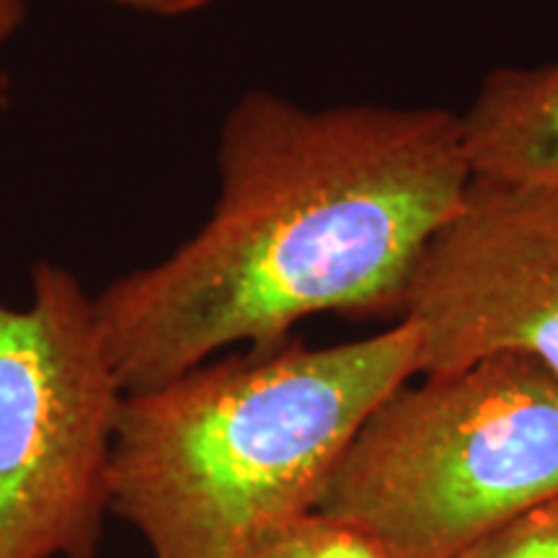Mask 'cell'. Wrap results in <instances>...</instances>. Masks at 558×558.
<instances>
[{
    "label": "cell",
    "mask_w": 558,
    "mask_h": 558,
    "mask_svg": "<svg viewBox=\"0 0 558 558\" xmlns=\"http://www.w3.org/2000/svg\"><path fill=\"white\" fill-rule=\"evenodd\" d=\"M109 3L140 13H153V16H190V13L207 9L213 0H109Z\"/></svg>",
    "instance_id": "cell-10"
},
{
    "label": "cell",
    "mask_w": 558,
    "mask_h": 558,
    "mask_svg": "<svg viewBox=\"0 0 558 558\" xmlns=\"http://www.w3.org/2000/svg\"><path fill=\"white\" fill-rule=\"evenodd\" d=\"M416 367L418 333L396 320L341 344L243 349L124 393L111 518L153 558H233L267 522L316 507L354 432Z\"/></svg>",
    "instance_id": "cell-2"
},
{
    "label": "cell",
    "mask_w": 558,
    "mask_h": 558,
    "mask_svg": "<svg viewBox=\"0 0 558 558\" xmlns=\"http://www.w3.org/2000/svg\"><path fill=\"white\" fill-rule=\"evenodd\" d=\"M233 558H390L352 522L303 509L256 530Z\"/></svg>",
    "instance_id": "cell-7"
},
{
    "label": "cell",
    "mask_w": 558,
    "mask_h": 558,
    "mask_svg": "<svg viewBox=\"0 0 558 558\" xmlns=\"http://www.w3.org/2000/svg\"><path fill=\"white\" fill-rule=\"evenodd\" d=\"M124 390L94 295L54 262L0 300V558H96Z\"/></svg>",
    "instance_id": "cell-4"
},
{
    "label": "cell",
    "mask_w": 558,
    "mask_h": 558,
    "mask_svg": "<svg viewBox=\"0 0 558 558\" xmlns=\"http://www.w3.org/2000/svg\"><path fill=\"white\" fill-rule=\"evenodd\" d=\"M460 122L473 177L558 186V60L488 73Z\"/></svg>",
    "instance_id": "cell-6"
},
{
    "label": "cell",
    "mask_w": 558,
    "mask_h": 558,
    "mask_svg": "<svg viewBox=\"0 0 558 558\" xmlns=\"http://www.w3.org/2000/svg\"><path fill=\"white\" fill-rule=\"evenodd\" d=\"M416 375L525 354L558 375V186L473 177L411 279Z\"/></svg>",
    "instance_id": "cell-5"
},
{
    "label": "cell",
    "mask_w": 558,
    "mask_h": 558,
    "mask_svg": "<svg viewBox=\"0 0 558 558\" xmlns=\"http://www.w3.org/2000/svg\"><path fill=\"white\" fill-rule=\"evenodd\" d=\"M26 16H29V0H0V52L21 32ZM9 75H5V70H0V111L9 107Z\"/></svg>",
    "instance_id": "cell-9"
},
{
    "label": "cell",
    "mask_w": 558,
    "mask_h": 558,
    "mask_svg": "<svg viewBox=\"0 0 558 558\" xmlns=\"http://www.w3.org/2000/svg\"><path fill=\"white\" fill-rule=\"evenodd\" d=\"M218 179L190 241L94 298L124 393L279 344L313 316L399 320L473 169L448 109H308L248 90L222 120Z\"/></svg>",
    "instance_id": "cell-1"
},
{
    "label": "cell",
    "mask_w": 558,
    "mask_h": 558,
    "mask_svg": "<svg viewBox=\"0 0 558 558\" xmlns=\"http://www.w3.org/2000/svg\"><path fill=\"white\" fill-rule=\"evenodd\" d=\"M416 378L369 411L313 509L390 558H458L558 497V375L505 352Z\"/></svg>",
    "instance_id": "cell-3"
},
{
    "label": "cell",
    "mask_w": 558,
    "mask_h": 558,
    "mask_svg": "<svg viewBox=\"0 0 558 558\" xmlns=\"http://www.w3.org/2000/svg\"><path fill=\"white\" fill-rule=\"evenodd\" d=\"M458 558H558V497L527 509Z\"/></svg>",
    "instance_id": "cell-8"
}]
</instances>
